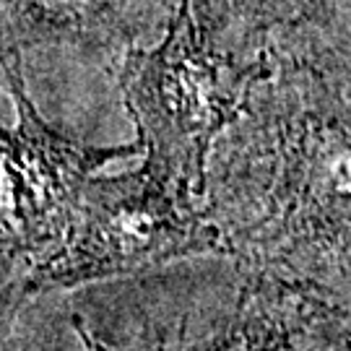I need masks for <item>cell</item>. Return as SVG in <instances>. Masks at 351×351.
Here are the masks:
<instances>
[{
  "label": "cell",
  "mask_w": 351,
  "mask_h": 351,
  "mask_svg": "<svg viewBox=\"0 0 351 351\" xmlns=\"http://www.w3.org/2000/svg\"><path fill=\"white\" fill-rule=\"evenodd\" d=\"M234 123L213 138L201 206L239 271L349 300V52L265 50Z\"/></svg>",
  "instance_id": "obj_1"
},
{
  "label": "cell",
  "mask_w": 351,
  "mask_h": 351,
  "mask_svg": "<svg viewBox=\"0 0 351 351\" xmlns=\"http://www.w3.org/2000/svg\"><path fill=\"white\" fill-rule=\"evenodd\" d=\"M271 73L268 58L239 60L203 34L188 0H177L167 34L154 50L125 52L120 88L146 149V167L203 195L213 138L237 120L255 81Z\"/></svg>",
  "instance_id": "obj_2"
},
{
  "label": "cell",
  "mask_w": 351,
  "mask_h": 351,
  "mask_svg": "<svg viewBox=\"0 0 351 351\" xmlns=\"http://www.w3.org/2000/svg\"><path fill=\"white\" fill-rule=\"evenodd\" d=\"M226 255L201 198L143 164L117 177H91L63 247L29 265V294L75 289L101 278L193 258Z\"/></svg>",
  "instance_id": "obj_3"
},
{
  "label": "cell",
  "mask_w": 351,
  "mask_h": 351,
  "mask_svg": "<svg viewBox=\"0 0 351 351\" xmlns=\"http://www.w3.org/2000/svg\"><path fill=\"white\" fill-rule=\"evenodd\" d=\"M0 81L13 104L11 123L0 117V255L37 263L63 247L91 175L143 146H91L52 130L26 94L19 52L0 60Z\"/></svg>",
  "instance_id": "obj_4"
},
{
  "label": "cell",
  "mask_w": 351,
  "mask_h": 351,
  "mask_svg": "<svg viewBox=\"0 0 351 351\" xmlns=\"http://www.w3.org/2000/svg\"><path fill=\"white\" fill-rule=\"evenodd\" d=\"M177 0H0V60L63 47L114 65L136 42L167 29Z\"/></svg>",
  "instance_id": "obj_5"
},
{
  "label": "cell",
  "mask_w": 351,
  "mask_h": 351,
  "mask_svg": "<svg viewBox=\"0 0 351 351\" xmlns=\"http://www.w3.org/2000/svg\"><path fill=\"white\" fill-rule=\"evenodd\" d=\"M213 351H349V300L313 281L242 271L237 315Z\"/></svg>",
  "instance_id": "obj_6"
},
{
  "label": "cell",
  "mask_w": 351,
  "mask_h": 351,
  "mask_svg": "<svg viewBox=\"0 0 351 351\" xmlns=\"http://www.w3.org/2000/svg\"><path fill=\"white\" fill-rule=\"evenodd\" d=\"M193 19L221 52L239 60L274 45L349 47V0H188Z\"/></svg>",
  "instance_id": "obj_7"
},
{
  "label": "cell",
  "mask_w": 351,
  "mask_h": 351,
  "mask_svg": "<svg viewBox=\"0 0 351 351\" xmlns=\"http://www.w3.org/2000/svg\"><path fill=\"white\" fill-rule=\"evenodd\" d=\"M29 265H32L29 261L0 255V346L8 339L21 304L32 297L29 287H26Z\"/></svg>",
  "instance_id": "obj_8"
},
{
  "label": "cell",
  "mask_w": 351,
  "mask_h": 351,
  "mask_svg": "<svg viewBox=\"0 0 351 351\" xmlns=\"http://www.w3.org/2000/svg\"><path fill=\"white\" fill-rule=\"evenodd\" d=\"M73 326L75 330H78V336H81V341H84V349L86 351H182L180 349V343H177L175 349H164V346H141V349H114V346H107V343H101L99 339H94L91 336V330H88V326L81 320V317H73ZM198 351H213V343H208L206 349H198Z\"/></svg>",
  "instance_id": "obj_9"
}]
</instances>
